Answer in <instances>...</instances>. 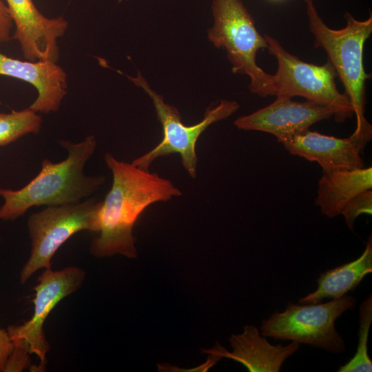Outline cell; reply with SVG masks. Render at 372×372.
Here are the masks:
<instances>
[{
	"label": "cell",
	"instance_id": "6da1fadb",
	"mask_svg": "<svg viewBox=\"0 0 372 372\" xmlns=\"http://www.w3.org/2000/svg\"><path fill=\"white\" fill-rule=\"evenodd\" d=\"M105 162L112 174V185L99 211V236L92 241L90 253L97 257L121 254L136 258L133 227L150 205L182 194L168 179L119 161L107 152Z\"/></svg>",
	"mask_w": 372,
	"mask_h": 372
},
{
	"label": "cell",
	"instance_id": "7a4b0ae2",
	"mask_svg": "<svg viewBox=\"0 0 372 372\" xmlns=\"http://www.w3.org/2000/svg\"><path fill=\"white\" fill-rule=\"evenodd\" d=\"M67 158L59 163L45 158L39 173L17 190L0 189L4 203L0 207V220H15L34 206H59L81 202L101 188L103 176H87L84 167L96 148L93 135L74 143L59 141Z\"/></svg>",
	"mask_w": 372,
	"mask_h": 372
},
{
	"label": "cell",
	"instance_id": "3957f363",
	"mask_svg": "<svg viewBox=\"0 0 372 372\" xmlns=\"http://www.w3.org/2000/svg\"><path fill=\"white\" fill-rule=\"evenodd\" d=\"M309 28L314 46L323 49L328 60L344 87L356 117V127L351 136L364 148L372 138V126L364 116L366 82L371 74L364 67L366 41L372 33V15L364 21L349 12L344 15L347 24L340 30L327 26L319 15L313 0H304Z\"/></svg>",
	"mask_w": 372,
	"mask_h": 372
},
{
	"label": "cell",
	"instance_id": "277c9868",
	"mask_svg": "<svg viewBox=\"0 0 372 372\" xmlns=\"http://www.w3.org/2000/svg\"><path fill=\"white\" fill-rule=\"evenodd\" d=\"M214 23L207 30L209 40L227 52L231 71L250 79V91L262 97L271 96L272 74L256 63L258 50L267 48L264 37L258 31L254 19L242 0H212Z\"/></svg>",
	"mask_w": 372,
	"mask_h": 372
},
{
	"label": "cell",
	"instance_id": "5b68a950",
	"mask_svg": "<svg viewBox=\"0 0 372 372\" xmlns=\"http://www.w3.org/2000/svg\"><path fill=\"white\" fill-rule=\"evenodd\" d=\"M116 71L149 95L163 127V139L160 143L149 152L135 158L132 163L141 169L149 170L150 165L157 158L178 154L185 169L190 177L196 178L198 163L196 145L199 136L211 124L236 112L240 107L239 104L235 101L222 99L206 110L200 122L187 126L182 123L181 116L176 107L165 103L163 96L150 87L139 71L135 77Z\"/></svg>",
	"mask_w": 372,
	"mask_h": 372
},
{
	"label": "cell",
	"instance_id": "8992f818",
	"mask_svg": "<svg viewBox=\"0 0 372 372\" xmlns=\"http://www.w3.org/2000/svg\"><path fill=\"white\" fill-rule=\"evenodd\" d=\"M264 37L269 53L278 62L277 72L271 78V96H302L330 106L335 110L334 118L339 123L354 115L349 99L337 88L338 76L329 61L322 65L307 63L287 51L275 38L266 34Z\"/></svg>",
	"mask_w": 372,
	"mask_h": 372
},
{
	"label": "cell",
	"instance_id": "52a82bcc",
	"mask_svg": "<svg viewBox=\"0 0 372 372\" xmlns=\"http://www.w3.org/2000/svg\"><path fill=\"white\" fill-rule=\"evenodd\" d=\"M102 201L95 197L73 204L47 206L30 216L28 228L31 238L30 256L20 273L27 280L40 269L51 268L58 249L74 234L87 230L99 232V211Z\"/></svg>",
	"mask_w": 372,
	"mask_h": 372
},
{
	"label": "cell",
	"instance_id": "ba28073f",
	"mask_svg": "<svg viewBox=\"0 0 372 372\" xmlns=\"http://www.w3.org/2000/svg\"><path fill=\"white\" fill-rule=\"evenodd\" d=\"M355 305V298L347 295L326 303L289 302L285 311L276 312L262 320V335L341 353L345 351V344L335 328V322L344 311L353 309Z\"/></svg>",
	"mask_w": 372,
	"mask_h": 372
},
{
	"label": "cell",
	"instance_id": "9c48e42d",
	"mask_svg": "<svg viewBox=\"0 0 372 372\" xmlns=\"http://www.w3.org/2000/svg\"><path fill=\"white\" fill-rule=\"evenodd\" d=\"M85 277V271L77 267L58 271L45 269L34 287L32 317L22 324L12 325L8 329L14 346L21 347L39 358L40 369L45 365L46 353L50 349L43 330V323L62 299L80 287Z\"/></svg>",
	"mask_w": 372,
	"mask_h": 372
},
{
	"label": "cell",
	"instance_id": "30bf717a",
	"mask_svg": "<svg viewBox=\"0 0 372 372\" xmlns=\"http://www.w3.org/2000/svg\"><path fill=\"white\" fill-rule=\"evenodd\" d=\"M23 57L30 61L59 59L58 40L68 28L63 17L48 18L39 11L32 0H6Z\"/></svg>",
	"mask_w": 372,
	"mask_h": 372
},
{
	"label": "cell",
	"instance_id": "8fae6325",
	"mask_svg": "<svg viewBox=\"0 0 372 372\" xmlns=\"http://www.w3.org/2000/svg\"><path fill=\"white\" fill-rule=\"evenodd\" d=\"M335 116V110L328 105L311 101L297 102L290 98L276 96L270 105L238 117L234 124L239 130L271 134L279 141L309 129L318 121Z\"/></svg>",
	"mask_w": 372,
	"mask_h": 372
},
{
	"label": "cell",
	"instance_id": "7c38bea8",
	"mask_svg": "<svg viewBox=\"0 0 372 372\" xmlns=\"http://www.w3.org/2000/svg\"><path fill=\"white\" fill-rule=\"evenodd\" d=\"M278 142L291 154L317 162L323 173L364 167L363 148L351 136L340 138L307 129Z\"/></svg>",
	"mask_w": 372,
	"mask_h": 372
},
{
	"label": "cell",
	"instance_id": "4fadbf2b",
	"mask_svg": "<svg viewBox=\"0 0 372 372\" xmlns=\"http://www.w3.org/2000/svg\"><path fill=\"white\" fill-rule=\"evenodd\" d=\"M0 75L22 80L35 87L38 95L29 108L37 113L56 112L67 94L66 72L52 61H21L0 52Z\"/></svg>",
	"mask_w": 372,
	"mask_h": 372
},
{
	"label": "cell",
	"instance_id": "5bb4252c",
	"mask_svg": "<svg viewBox=\"0 0 372 372\" xmlns=\"http://www.w3.org/2000/svg\"><path fill=\"white\" fill-rule=\"evenodd\" d=\"M233 351L219 354L236 360L250 372H278L285 360L294 353L300 343L293 341L286 346L272 345L260 335L255 325H247L241 334L229 338Z\"/></svg>",
	"mask_w": 372,
	"mask_h": 372
},
{
	"label": "cell",
	"instance_id": "9a60e30c",
	"mask_svg": "<svg viewBox=\"0 0 372 372\" xmlns=\"http://www.w3.org/2000/svg\"><path fill=\"white\" fill-rule=\"evenodd\" d=\"M371 188V167L324 172L318 181L316 204L322 214L333 218L353 197Z\"/></svg>",
	"mask_w": 372,
	"mask_h": 372
},
{
	"label": "cell",
	"instance_id": "2e32d148",
	"mask_svg": "<svg viewBox=\"0 0 372 372\" xmlns=\"http://www.w3.org/2000/svg\"><path fill=\"white\" fill-rule=\"evenodd\" d=\"M372 272V239L369 237L366 248L356 260L322 273L317 280L318 288L302 298L299 304H318L324 298H338L354 289Z\"/></svg>",
	"mask_w": 372,
	"mask_h": 372
},
{
	"label": "cell",
	"instance_id": "e0dca14e",
	"mask_svg": "<svg viewBox=\"0 0 372 372\" xmlns=\"http://www.w3.org/2000/svg\"><path fill=\"white\" fill-rule=\"evenodd\" d=\"M42 118L29 107L12 110L10 113L0 112V147L12 143L28 134L40 132Z\"/></svg>",
	"mask_w": 372,
	"mask_h": 372
},
{
	"label": "cell",
	"instance_id": "ac0fdd59",
	"mask_svg": "<svg viewBox=\"0 0 372 372\" xmlns=\"http://www.w3.org/2000/svg\"><path fill=\"white\" fill-rule=\"evenodd\" d=\"M359 317L358 343L354 356L341 366L338 372H371L372 362L368 355L367 342L372 321L371 294L360 304Z\"/></svg>",
	"mask_w": 372,
	"mask_h": 372
},
{
	"label": "cell",
	"instance_id": "d6986e66",
	"mask_svg": "<svg viewBox=\"0 0 372 372\" xmlns=\"http://www.w3.org/2000/svg\"><path fill=\"white\" fill-rule=\"evenodd\" d=\"M362 214H372L371 189L364 190L356 195L344 205L340 212L351 230L353 229L355 219Z\"/></svg>",
	"mask_w": 372,
	"mask_h": 372
},
{
	"label": "cell",
	"instance_id": "ffe728a7",
	"mask_svg": "<svg viewBox=\"0 0 372 372\" xmlns=\"http://www.w3.org/2000/svg\"><path fill=\"white\" fill-rule=\"evenodd\" d=\"M29 354L25 349L14 346L3 371H21L30 365Z\"/></svg>",
	"mask_w": 372,
	"mask_h": 372
},
{
	"label": "cell",
	"instance_id": "44dd1931",
	"mask_svg": "<svg viewBox=\"0 0 372 372\" xmlns=\"http://www.w3.org/2000/svg\"><path fill=\"white\" fill-rule=\"evenodd\" d=\"M13 21L6 3L0 0V43L9 42L11 39V30Z\"/></svg>",
	"mask_w": 372,
	"mask_h": 372
},
{
	"label": "cell",
	"instance_id": "7402d4cb",
	"mask_svg": "<svg viewBox=\"0 0 372 372\" xmlns=\"http://www.w3.org/2000/svg\"><path fill=\"white\" fill-rule=\"evenodd\" d=\"M13 348L14 344L8 331L0 327V371H3L6 362Z\"/></svg>",
	"mask_w": 372,
	"mask_h": 372
}]
</instances>
